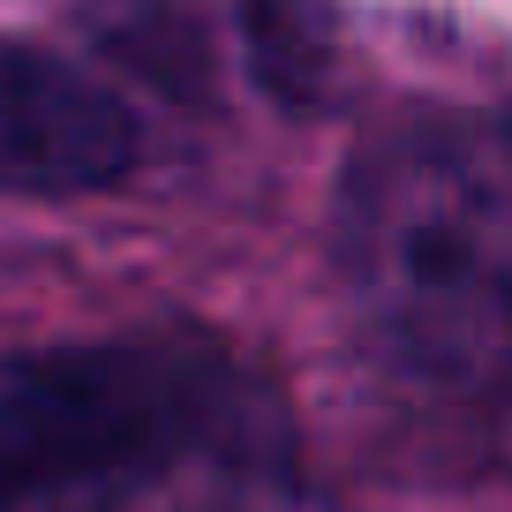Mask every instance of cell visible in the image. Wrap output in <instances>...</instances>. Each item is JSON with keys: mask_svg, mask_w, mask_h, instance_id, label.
I'll return each mask as SVG.
<instances>
[{"mask_svg": "<svg viewBox=\"0 0 512 512\" xmlns=\"http://www.w3.org/2000/svg\"><path fill=\"white\" fill-rule=\"evenodd\" d=\"M339 287L392 377L437 400H512V128L407 113L339 181Z\"/></svg>", "mask_w": 512, "mask_h": 512, "instance_id": "obj_1", "label": "cell"}, {"mask_svg": "<svg viewBox=\"0 0 512 512\" xmlns=\"http://www.w3.org/2000/svg\"><path fill=\"white\" fill-rule=\"evenodd\" d=\"M136 113L53 53L0 38V196H83L136 166Z\"/></svg>", "mask_w": 512, "mask_h": 512, "instance_id": "obj_3", "label": "cell"}, {"mask_svg": "<svg viewBox=\"0 0 512 512\" xmlns=\"http://www.w3.org/2000/svg\"><path fill=\"white\" fill-rule=\"evenodd\" d=\"M226 422V377L159 339L0 354V505L128 475Z\"/></svg>", "mask_w": 512, "mask_h": 512, "instance_id": "obj_2", "label": "cell"}]
</instances>
